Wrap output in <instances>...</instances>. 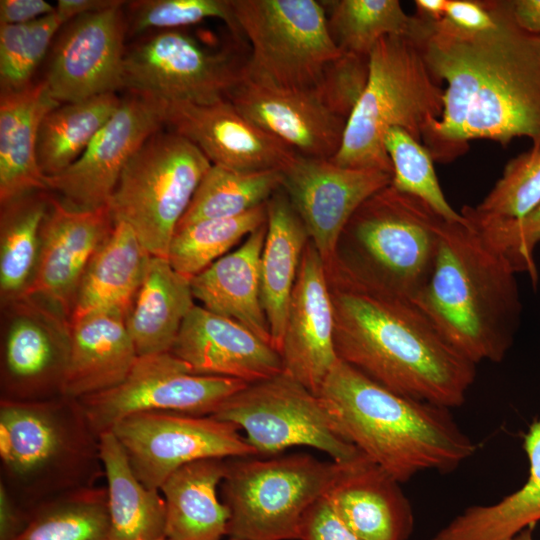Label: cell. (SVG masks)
Here are the masks:
<instances>
[{
  "mask_svg": "<svg viewBox=\"0 0 540 540\" xmlns=\"http://www.w3.org/2000/svg\"><path fill=\"white\" fill-rule=\"evenodd\" d=\"M165 126L194 144L212 165L239 171L283 170L298 155L225 99L166 104Z\"/></svg>",
  "mask_w": 540,
  "mask_h": 540,
  "instance_id": "cell-20",
  "label": "cell"
},
{
  "mask_svg": "<svg viewBox=\"0 0 540 540\" xmlns=\"http://www.w3.org/2000/svg\"><path fill=\"white\" fill-rule=\"evenodd\" d=\"M267 233L261 254V302L273 347L279 351L307 230L282 187L267 201ZM279 353V352H278Z\"/></svg>",
  "mask_w": 540,
  "mask_h": 540,
  "instance_id": "cell-28",
  "label": "cell"
},
{
  "mask_svg": "<svg viewBox=\"0 0 540 540\" xmlns=\"http://www.w3.org/2000/svg\"><path fill=\"white\" fill-rule=\"evenodd\" d=\"M114 225L108 206L77 210L51 195L36 270L23 296L42 299L71 321L84 273Z\"/></svg>",
  "mask_w": 540,
  "mask_h": 540,
  "instance_id": "cell-19",
  "label": "cell"
},
{
  "mask_svg": "<svg viewBox=\"0 0 540 540\" xmlns=\"http://www.w3.org/2000/svg\"><path fill=\"white\" fill-rule=\"evenodd\" d=\"M29 510L12 495L7 485L0 481V540H14L25 528Z\"/></svg>",
  "mask_w": 540,
  "mask_h": 540,
  "instance_id": "cell-48",
  "label": "cell"
},
{
  "mask_svg": "<svg viewBox=\"0 0 540 540\" xmlns=\"http://www.w3.org/2000/svg\"><path fill=\"white\" fill-rule=\"evenodd\" d=\"M512 540H535L532 535V528H528L520 532Z\"/></svg>",
  "mask_w": 540,
  "mask_h": 540,
  "instance_id": "cell-53",
  "label": "cell"
},
{
  "mask_svg": "<svg viewBox=\"0 0 540 540\" xmlns=\"http://www.w3.org/2000/svg\"><path fill=\"white\" fill-rule=\"evenodd\" d=\"M341 463L308 454L226 459L223 502L227 536L242 540H298L302 520L324 497Z\"/></svg>",
  "mask_w": 540,
  "mask_h": 540,
  "instance_id": "cell-8",
  "label": "cell"
},
{
  "mask_svg": "<svg viewBox=\"0 0 540 540\" xmlns=\"http://www.w3.org/2000/svg\"><path fill=\"white\" fill-rule=\"evenodd\" d=\"M247 384L233 378L195 374L184 361L164 352L138 356L119 385L77 400L99 436L137 413L212 415Z\"/></svg>",
  "mask_w": 540,
  "mask_h": 540,
  "instance_id": "cell-13",
  "label": "cell"
},
{
  "mask_svg": "<svg viewBox=\"0 0 540 540\" xmlns=\"http://www.w3.org/2000/svg\"><path fill=\"white\" fill-rule=\"evenodd\" d=\"M369 77V57L344 53L331 61L314 88L325 105L347 121Z\"/></svg>",
  "mask_w": 540,
  "mask_h": 540,
  "instance_id": "cell-45",
  "label": "cell"
},
{
  "mask_svg": "<svg viewBox=\"0 0 540 540\" xmlns=\"http://www.w3.org/2000/svg\"><path fill=\"white\" fill-rule=\"evenodd\" d=\"M158 540H166L165 538H161V539H158Z\"/></svg>",
  "mask_w": 540,
  "mask_h": 540,
  "instance_id": "cell-55",
  "label": "cell"
},
{
  "mask_svg": "<svg viewBox=\"0 0 540 540\" xmlns=\"http://www.w3.org/2000/svg\"><path fill=\"white\" fill-rule=\"evenodd\" d=\"M298 540H363L334 512L325 497L306 512Z\"/></svg>",
  "mask_w": 540,
  "mask_h": 540,
  "instance_id": "cell-46",
  "label": "cell"
},
{
  "mask_svg": "<svg viewBox=\"0 0 540 540\" xmlns=\"http://www.w3.org/2000/svg\"><path fill=\"white\" fill-rule=\"evenodd\" d=\"M282 180L281 170L239 171L211 165L177 228L200 220L245 214L266 204L282 187Z\"/></svg>",
  "mask_w": 540,
  "mask_h": 540,
  "instance_id": "cell-37",
  "label": "cell"
},
{
  "mask_svg": "<svg viewBox=\"0 0 540 540\" xmlns=\"http://www.w3.org/2000/svg\"><path fill=\"white\" fill-rule=\"evenodd\" d=\"M244 63L180 30L160 31L126 48L123 88L166 103L213 104L243 80Z\"/></svg>",
  "mask_w": 540,
  "mask_h": 540,
  "instance_id": "cell-12",
  "label": "cell"
},
{
  "mask_svg": "<svg viewBox=\"0 0 540 540\" xmlns=\"http://www.w3.org/2000/svg\"><path fill=\"white\" fill-rule=\"evenodd\" d=\"M228 99L298 155L330 160L341 146L347 121L331 111L315 89L271 88L243 78Z\"/></svg>",
  "mask_w": 540,
  "mask_h": 540,
  "instance_id": "cell-22",
  "label": "cell"
},
{
  "mask_svg": "<svg viewBox=\"0 0 540 540\" xmlns=\"http://www.w3.org/2000/svg\"><path fill=\"white\" fill-rule=\"evenodd\" d=\"M151 257L128 224L115 222L84 273L71 323L98 311L116 310L126 315Z\"/></svg>",
  "mask_w": 540,
  "mask_h": 540,
  "instance_id": "cell-30",
  "label": "cell"
},
{
  "mask_svg": "<svg viewBox=\"0 0 540 540\" xmlns=\"http://www.w3.org/2000/svg\"><path fill=\"white\" fill-rule=\"evenodd\" d=\"M121 2L116 0H59L56 5V12L67 23L77 16L104 10Z\"/></svg>",
  "mask_w": 540,
  "mask_h": 540,
  "instance_id": "cell-50",
  "label": "cell"
},
{
  "mask_svg": "<svg viewBox=\"0 0 540 540\" xmlns=\"http://www.w3.org/2000/svg\"><path fill=\"white\" fill-rule=\"evenodd\" d=\"M51 195L50 191H34L1 204V304L23 296L33 279Z\"/></svg>",
  "mask_w": 540,
  "mask_h": 540,
  "instance_id": "cell-35",
  "label": "cell"
},
{
  "mask_svg": "<svg viewBox=\"0 0 540 540\" xmlns=\"http://www.w3.org/2000/svg\"><path fill=\"white\" fill-rule=\"evenodd\" d=\"M511 7L518 25L540 36V0H511Z\"/></svg>",
  "mask_w": 540,
  "mask_h": 540,
  "instance_id": "cell-51",
  "label": "cell"
},
{
  "mask_svg": "<svg viewBox=\"0 0 540 540\" xmlns=\"http://www.w3.org/2000/svg\"><path fill=\"white\" fill-rule=\"evenodd\" d=\"M444 19L468 32H484L496 25V19L485 1L447 0Z\"/></svg>",
  "mask_w": 540,
  "mask_h": 540,
  "instance_id": "cell-47",
  "label": "cell"
},
{
  "mask_svg": "<svg viewBox=\"0 0 540 540\" xmlns=\"http://www.w3.org/2000/svg\"><path fill=\"white\" fill-rule=\"evenodd\" d=\"M56 12L44 0H1L0 24H25Z\"/></svg>",
  "mask_w": 540,
  "mask_h": 540,
  "instance_id": "cell-49",
  "label": "cell"
},
{
  "mask_svg": "<svg viewBox=\"0 0 540 540\" xmlns=\"http://www.w3.org/2000/svg\"><path fill=\"white\" fill-rule=\"evenodd\" d=\"M540 202V146L512 158L477 206L462 210L480 218L520 219Z\"/></svg>",
  "mask_w": 540,
  "mask_h": 540,
  "instance_id": "cell-42",
  "label": "cell"
},
{
  "mask_svg": "<svg viewBox=\"0 0 540 540\" xmlns=\"http://www.w3.org/2000/svg\"><path fill=\"white\" fill-rule=\"evenodd\" d=\"M127 34L137 35L150 29L178 30L209 18L225 22L240 39L232 0H140L127 2Z\"/></svg>",
  "mask_w": 540,
  "mask_h": 540,
  "instance_id": "cell-43",
  "label": "cell"
},
{
  "mask_svg": "<svg viewBox=\"0 0 540 540\" xmlns=\"http://www.w3.org/2000/svg\"><path fill=\"white\" fill-rule=\"evenodd\" d=\"M166 104L129 91L83 154L60 174L47 177L49 191L72 209L108 206L126 164L165 126Z\"/></svg>",
  "mask_w": 540,
  "mask_h": 540,
  "instance_id": "cell-16",
  "label": "cell"
},
{
  "mask_svg": "<svg viewBox=\"0 0 540 540\" xmlns=\"http://www.w3.org/2000/svg\"><path fill=\"white\" fill-rule=\"evenodd\" d=\"M266 233L267 221L248 235L240 247L191 278L190 285L194 299L202 307L240 323L272 345L260 284Z\"/></svg>",
  "mask_w": 540,
  "mask_h": 540,
  "instance_id": "cell-26",
  "label": "cell"
},
{
  "mask_svg": "<svg viewBox=\"0 0 540 540\" xmlns=\"http://www.w3.org/2000/svg\"><path fill=\"white\" fill-rule=\"evenodd\" d=\"M211 416L244 430L258 456L294 446L318 449L338 463L363 454L344 437L323 399L283 371L247 384Z\"/></svg>",
  "mask_w": 540,
  "mask_h": 540,
  "instance_id": "cell-11",
  "label": "cell"
},
{
  "mask_svg": "<svg viewBox=\"0 0 540 540\" xmlns=\"http://www.w3.org/2000/svg\"><path fill=\"white\" fill-rule=\"evenodd\" d=\"M318 396L344 437L400 483L455 471L476 452L450 409L395 393L340 359Z\"/></svg>",
  "mask_w": 540,
  "mask_h": 540,
  "instance_id": "cell-3",
  "label": "cell"
},
{
  "mask_svg": "<svg viewBox=\"0 0 540 540\" xmlns=\"http://www.w3.org/2000/svg\"><path fill=\"white\" fill-rule=\"evenodd\" d=\"M71 325L62 396L81 399L119 385L138 358L125 314L116 310L98 311Z\"/></svg>",
  "mask_w": 540,
  "mask_h": 540,
  "instance_id": "cell-25",
  "label": "cell"
},
{
  "mask_svg": "<svg viewBox=\"0 0 540 540\" xmlns=\"http://www.w3.org/2000/svg\"><path fill=\"white\" fill-rule=\"evenodd\" d=\"M278 352L283 372L316 395L339 361L325 265L310 240L302 254Z\"/></svg>",
  "mask_w": 540,
  "mask_h": 540,
  "instance_id": "cell-21",
  "label": "cell"
},
{
  "mask_svg": "<svg viewBox=\"0 0 540 540\" xmlns=\"http://www.w3.org/2000/svg\"><path fill=\"white\" fill-rule=\"evenodd\" d=\"M266 221L267 209L263 204L240 216L200 220L178 227L167 259L177 273L190 280Z\"/></svg>",
  "mask_w": 540,
  "mask_h": 540,
  "instance_id": "cell-39",
  "label": "cell"
},
{
  "mask_svg": "<svg viewBox=\"0 0 540 540\" xmlns=\"http://www.w3.org/2000/svg\"><path fill=\"white\" fill-rule=\"evenodd\" d=\"M110 431L123 446L137 478L155 490L187 464L257 455L238 426L211 415L137 413L123 418Z\"/></svg>",
  "mask_w": 540,
  "mask_h": 540,
  "instance_id": "cell-14",
  "label": "cell"
},
{
  "mask_svg": "<svg viewBox=\"0 0 540 540\" xmlns=\"http://www.w3.org/2000/svg\"><path fill=\"white\" fill-rule=\"evenodd\" d=\"M227 540H242V539H238V538H233V537H229V539Z\"/></svg>",
  "mask_w": 540,
  "mask_h": 540,
  "instance_id": "cell-54",
  "label": "cell"
},
{
  "mask_svg": "<svg viewBox=\"0 0 540 540\" xmlns=\"http://www.w3.org/2000/svg\"><path fill=\"white\" fill-rule=\"evenodd\" d=\"M64 24L54 12L25 24L0 25L1 91L20 90L32 83L34 72Z\"/></svg>",
  "mask_w": 540,
  "mask_h": 540,
  "instance_id": "cell-41",
  "label": "cell"
},
{
  "mask_svg": "<svg viewBox=\"0 0 540 540\" xmlns=\"http://www.w3.org/2000/svg\"><path fill=\"white\" fill-rule=\"evenodd\" d=\"M226 459H204L187 464L161 485L165 501L166 540H222L230 512L218 497Z\"/></svg>",
  "mask_w": 540,
  "mask_h": 540,
  "instance_id": "cell-29",
  "label": "cell"
},
{
  "mask_svg": "<svg viewBox=\"0 0 540 540\" xmlns=\"http://www.w3.org/2000/svg\"><path fill=\"white\" fill-rule=\"evenodd\" d=\"M61 103L44 80L0 96V203L34 191H49L36 157L40 124Z\"/></svg>",
  "mask_w": 540,
  "mask_h": 540,
  "instance_id": "cell-27",
  "label": "cell"
},
{
  "mask_svg": "<svg viewBox=\"0 0 540 540\" xmlns=\"http://www.w3.org/2000/svg\"><path fill=\"white\" fill-rule=\"evenodd\" d=\"M443 95L442 83L413 40L401 35L381 38L369 55L367 85L330 160L343 167L392 174L385 134L398 127L422 144L427 126L442 115Z\"/></svg>",
  "mask_w": 540,
  "mask_h": 540,
  "instance_id": "cell-6",
  "label": "cell"
},
{
  "mask_svg": "<svg viewBox=\"0 0 540 540\" xmlns=\"http://www.w3.org/2000/svg\"><path fill=\"white\" fill-rule=\"evenodd\" d=\"M121 98L105 93L62 103L43 118L37 137L36 157L46 177L60 174L86 150L117 110Z\"/></svg>",
  "mask_w": 540,
  "mask_h": 540,
  "instance_id": "cell-34",
  "label": "cell"
},
{
  "mask_svg": "<svg viewBox=\"0 0 540 540\" xmlns=\"http://www.w3.org/2000/svg\"><path fill=\"white\" fill-rule=\"evenodd\" d=\"M211 165L187 139L156 132L121 173L108 203L114 221L128 224L152 256L167 258L178 223Z\"/></svg>",
  "mask_w": 540,
  "mask_h": 540,
  "instance_id": "cell-9",
  "label": "cell"
},
{
  "mask_svg": "<svg viewBox=\"0 0 540 540\" xmlns=\"http://www.w3.org/2000/svg\"><path fill=\"white\" fill-rule=\"evenodd\" d=\"M329 30L344 53L369 57L377 42L387 35L413 39L420 18L408 15L397 0H334L322 2Z\"/></svg>",
  "mask_w": 540,
  "mask_h": 540,
  "instance_id": "cell-38",
  "label": "cell"
},
{
  "mask_svg": "<svg viewBox=\"0 0 540 540\" xmlns=\"http://www.w3.org/2000/svg\"><path fill=\"white\" fill-rule=\"evenodd\" d=\"M170 352L195 374L248 384L283 371L278 351L240 323L194 305Z\"/></svg>",
  "mask_w": 540,
  "mask_h": 540,
  "instance_id": "cell-23",
  "label": "cell"
},
{
  "mask_svg": "<svg viewBox=\"0 0 540 540\" xmlns=\"http://www.w3.org/2000/svg\"><path fill=\"white\" fill-rule=\"evenodd\" d=\"M126 3L77 16L61 27L44 79L57 102H76L123 88Z\"/></svg>",
  "mask_w": 540,
  "mask_h": 540,
  "instance_id": "cell-17",
  "label": "cell"
},
{
  "mask_svg": "<svg viewBox=\"0 0 540 540\" xmlns=\"http://www.w3.org/2000/svg\"><path fill=\"white\" fill-rule=\"evenodd\" d=\"M1 305V400L29 402L62 396L70 319L35 296Z\"/></svg>",
  "mask_w": 540,
  "mask_h": 540,
  "instance_id": "cell-15",
  "label": "cell"
},
{
  "mask_svg": "<svg viewBox=\"0 0 540 540\" xmlns=\"http://www.w3.org/2000/svg\"><path fill=\"white\" fill-rule=\"evenodd\" d=\"M445 220L390 184L356 210L334 258L360 279L414 301L433 270Z\"/></svg>",
  "mask_w": 540,
  "mask_h": 540,
  "instance_id": "cell-7",
  "label": "cell"
},
{
  "mask_svg": "<svg viewBox=\"0 0 540 540\" xmlns=\"http://www.w3.org/2000/svg\"><path fill=\"white\" fill-rule=\"evenodd\" d=\"M485 2L496 25L484 32L418 16L413 41L446 83L442 115L422 137L435 161H453L478 139L507 145L525 137L540 146V36L518 25L511 0Z\"/></svg>",
  "mask_w": 540,
  "mask_h": 540,
  "instance_id": "cell-1",
  "label": "cell"
},
{
  "mask_svg": "<svg viewBox=\"0 0 540 540\" xmlns=\"http://www.w3.org/2000/svg\"><path fill=\"white\" fill-rule=\"evenodd\" d=\"M384 145L392 165L391 185L415 196L449 221H462L460 212L447 201L429 151L405 130L394 127L387 131Z\"/></svg>",
  "mask_w": 540,
  "mask_h": 540,
  "instance_id": "cell-40",
  "label": "cell"
},
{
  "mask_svg": "<svg viewBox=\"0 0 540 540\" xmlns=\"http://www.w3.org/2000/svg\"><path fill=\"white\" fill-rule=\"evenodd\" d=\"M400 484L362 454L341 463L324 497L342 522L363 540H409L415 519Z\"/></svg>",
  "mask_w": 540,
  "mask_h": 540,
  "instance_id": "cell-24",
  "label": "cell"
},
{
  "mask_svg": "<svg viewBox=\"0 0 540 540\" xmlns=\"http://www.w3.org/2000/svg\"><path fill=\"white\" fill-rule=\"evenodd\" d=\"M99 457L107 482L110 540L165 538L164 498L137 478L112 431L99 435Z\"/></svg>",
  "mask_w": 540,
  "mask_h": 540,
  "instance_id": "cell-32",
  "label": "cell"
},
{
  "mask_svg": "<svg viewBox=\"0 0 540 540\" xmlns=\"http://www.w3.org/2000/svg\"><path fill=\"white\" fill-rule=\"evenodd\" d=\"M193 300L190 280L177 273L167 258L152 256L125 315L138 356L170 352L195 305Z\"/></svg>",
  "mask_w": 540,
  "mask_h": 540,
  "instance_id": "cell-31",
  "label": "cell"
},
{
  "mask_svg": "<svg viewBox=\"0 0 540 540\" xmlns=\"http://www.w3.org/2000/svg\"><path fill=\"white\" fill-rule=\"evenodd\" d=\"M529 475L522 487L490 505H473L430 540H512L540 521V419L524 437Z\"/></svg>",
  "mask_w": 540,
  "mask_h": 540,
  "instance_id": "cell-33",
  "label": "cell"
},
{
  "mask_svg": "<svg viewBox=\"0 0 540 540\" xmlns=\"http://www.w3.org/2000/svg\"><path fill=\"white\" fill-rule=\"evenodd\" d=\"M516 274L465 218L445 220L433 270L414 302L470 361L498 363L520 326Z\"/></svg>",
  "mask_w": 540,
  "mask_h": 540,
  "instance_id": "cell-4",
  "label": "cell"
},
{
  "mask_svg": "<svg viewBox=\"0 0 540 540\" xmlns=\"http://www.w3.org/2000/svg\"><path fill=\"white\" fill-rule=\"evenodd\" d=\"M0 459L1 480L27 510L104 474L99 436L80 402L65 396L0 400Z\"/></svg>",
  "mask_w": 540,
  "mask_h": 540,
  "instance_id": "cell-5",
  "label": "cell"
},
{
  "mask_svg": "<svg viewBox=\"0 0 540 540\" xmlns=\"http://www.w3.org/2000/svg\"><path fill=\"white\" fill-rule=\"evenodd\" d=\"M460 213L508 259L516 273H527L533 286H537L534 250L540 242V202L520 219L480 218L463 210Z\"/></svg>",
  "mask_w": 540,
  "mask_h": 540,
  "instance_id": "cell-44",
  "label": "cell"
},
{
  "mask_svg": "<svg viewBox=\"0 0 540 540\" xmlns=\"http://www.w3.org/2000/svg\"><path fill=\"white\" fill-rule=\"evenodd\" d=\"M324 265L338 358L395 393L460 407L477 365L413 300L360 279L335 258Z\"/></svg>",
  "mask_w": 540,
  "mask_h": 540,
  "instance_id": "cell-2",
  "label": "cell"
},
{
  "mask_svg": "<svg viewBox=\"0 0 540 540\" xmlns=\"http://www.w3.org/2000/svg\"><path fill=\"white\" fill-rule=\"evenodd\" d=\"M241 31L251 45L244 79L266 87L314 89L342 51L329 30L322 2L232 0Z\"/></svg>",
  "mask_w": 540,
  "mask_h": 540,
  "instance_id": "cell-10",
  "label": "cell"
},
{
  "mask_svg": "<svg viewBox=\"0 0 540 540\" xmlns=\"http://www.w3.org/2000/svg\"><path fill=\"white\" fill-rule=\"evenodd\" d=\"M14 540H110L106 487H83L40 502Z\"/></svg>",
  "mask_w": 540,
  "mask_h": 540,
  "instance_id": "cell-36",
  "label": "cell"
},
{
  "mask_svg": "<svg viewBox=\"0 0 540 540\" xmlns=\"http://www.w3.org/2000/svg\"><path fill=\"white\" fill-rule=\"evenodd\" d=\"M447 0H416V15L431 21L444 19Z\"/></svg>",
  "mask_w": 540,
  "mask_h": 540,
  "instance_id": "cell-52",
  "label": "cell"
},
{
  "mask_svg": "<svg viewBox=\"0 0 540 540\" xmlns=\"http://www.w3.org/2000/svg\"><path fill=\"white\" fill-rule=\"evenodd\" d=\"M282 176V189L324 264L335 257L340 236L356 210L392 182V174L381 170L343 167L301 155L282 170Z\"/></svg>",
  "mask_w": 540,
  "mask_h": 540,
  "instance_id": "cell-18",
  "label": "cell"
}]
</instances>
